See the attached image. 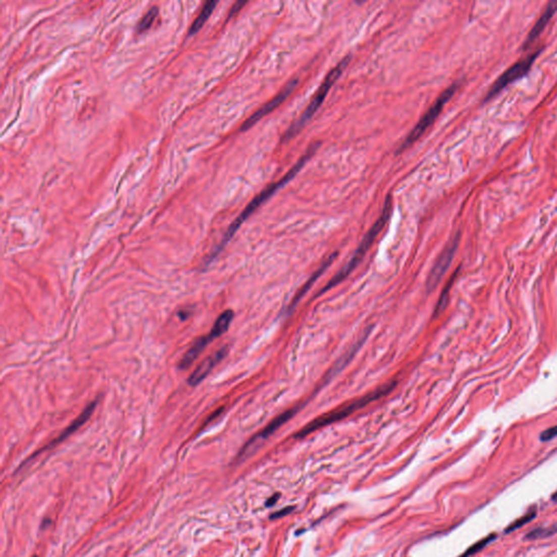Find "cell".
<instances>
[{"label": "cell", "instance_id": "6da1fadb", "mask_svg": "<svg viewBox=\"0 0 557 557\" xmlns=\"http://www.w3.org/2000/svg\"><path fill=\"white\" fill-rule=\"evenodd\" d=\"M395 382H391V383H386L382 386H379L377 390H375L373 392L367 394V395L358 398V399H355L354 401H351V403L347 404V405H344L340 408H337V410L333 411V412H330L326 415H322L320 416V417L316 418L315 420H313L310 424H308L306 427L302 428L301 430H299V431L295 434V438L297 439H300V438H305L306 435H309L310 433H313L315 431H317V430H319L323 427H327V426H330L334 424V422H338L341 421L345 418H347L348 416H350L351 414H354L355 412L362 410V408H364L365 406H367L368 404L372 403V401H375L379 398H381L382 396H385L386 394H389L394 387H395Z\"/></svg>", "mask_w": 557, "mask_h": 557}, {"label": "cell", "instance_id": "7a4b0ae2", "mask_svg": "<svg viewBox=\"0 0 557 557\" xmlns=\"http://www.w3.org/2000/svg\"><path fill=\"white\" fill-rule=\"evenodd\" d=\"M317 149H318V145H315V146H313V147H310L309 149H308V151L304 155V156H302V157L298 160L297 164H296V165L291 169V170L288 171V172L283 176V178H282V179H281L280 181H278V182L272 183L271 185H269L267 188H265L262 193H260L257 197H255V198H254V199L250 201L249 205L244 209V211H243V213H242L241 215H239V217L237 218V219L230 225V228L228 229L227 233H225V235H224V237H223V239H222L221 244H220L219 246H218V248H217V249L215 250V252L213 254V256H211L210 260L213 259V258H215V257L218 255V254L220 252V250L224 247L225 245L228 244V242L232 238V236H233V235L235 234V232L239 229V227H241V225L243 224V222H244L246 219H247V218L254 213V211H255L260 205H262V204H264L268 198H269V197H271L274 193H276L279 188H281L282 186H283V185L285 184V183H287L292 178H294L295 174H297V172L300 170V169H301L302 167H304V165H305L306 162L310 159V157H312L313 155L316 153Z\"/></svg>", "mask_w": 557, "mask_h": 557}, {"label": "cell", "instance_id": "3957f363", "mask_svg": "<svg viewBox=\"0 0 557 557\" xmlns=\"http://www.w3.org/2000/svg\"><path fill=\"white\" fill-rule=\"evenodd\" d=\"M391 214H392V200L389 197V198H386L381 216L379 217V219L376 221V223L372 225V228L369 230L368 233L365 235L361 245L358 246V248L356 249L354 255H352L351 259L346 264V266H344L343 269L338 271L336 276L329 282L328 285L322 290V292H326L327 290H330V288H332L338 283H341V282L355 269V268L358 266V264L361 263V260L366 255V252L371 247V245L373 244V242H375L377 236L381 233V231L385 227L386 222L390 219Z\"/></svg>", "mask_w": 557, "mask_h": 557}, {"label": "cell", "instance_id": "277c9868", "mask_svg": "<svg viewBox=\"0 0 557 557\" xmlns=\"http://www.w3.org/2000/svg\"><path fill=\"white\" fill-rule=\"evenodd\" d=\"M349 60H350V56H347V57L344 58L333 70H331L330 73L326 77V80L323 81L318 91L316 93L315 97L308 105V107L305 109L304 112H302L300 118L291 126V129L286 132L284 136L285 139L291 138L295 135V134H297L302 128H304V125L309 121V120L313 118V116L316 114V111L320 108L323 100L326 99V97L330 91L331 87H332L333 84L337 81L338 77H340V75L344 71V69L347 67Z\"/></svg>", "mask_w": 557, "mask_h": 557}, {"label": "cell", "instance_id": "5b68a950", "mask_svg": "<svg viewBox=\"0 0 557 557\" xmlns=\"http://www.w3.org/2000/svg\"><path fill=\"white\" fill-rule=\"evenodd\" d=\"M458 83H455L453 84V85H450L448 88H446L445 90L443 91V93L440 95V97L438 98V99L435 100V103L430 107V109L426 112L425 116L422 117L419 122L417 123V125L415 126V128L413 129V131L410 133V135H408L406 137V139L404 140V143L401 144L399 150L403 151L405 149H407L408 147L412 146L414 143L417 142V140L424 135V134L426 133V131L431 126V124L435 121V119L439 117V115L441 114L442 109L444 108V106H445V104L450 99V98L453 97V95L456 93V90L458 88Z\"/></svg>", "mask_w": 557, "mask_h": 557}, {"label": "cell", "instance_id": "8992f818", "mask_svg": "<svg viewBox=\"0 0 557 557\" xmlns=\"http://www.w3.org/2000/svg\"><path fill=\"white\" fill-rule=\"evenodd\" d=\"M538 56H539V52L534 53L532 55H529L528 57L515 63L514 66H512L506 72H504L502 75H500L497 79V81L493 84L488 95H486V98L493 97L497 93H499L503 88H505L509 84L518 80L519 77L525 76L529 72V70H530L535 58H537Z\"/></svg>", "mask_w": 557, "mask_h": 557}, {"label": "cell", "instance_id": "52a82bcc", "mask_svg": "<svg viewBox=\"0 0 557 557\" xmlns=\"http://www.w3.org/2000/svg\"><path fill=\"white\" fill-rule=\"evenodd\" d=\"M297 84H298V80H294V81H291L290 83H288L287 85L283 89H282L277 96H274V98H272V99L269 103H267L264 106V107L260 108L250 118H248L247 120H246V121L244 122V124L242 125L241 130L245 131V130L251 128V126L255 123H257L260 119L264 118L267 115H269L271 111H273L277 107H279V106L282 103H283L288 96L292 94V91L295 89L296 86H297Z\"/></svg>", "mask_w": 557, "mask_h": 557}, {"label": "cell", "instance_id": "ba28073f", "mask_svg": "<svg viewBox=\"0 0 557 557\" xmlns=\"http://www.w3.org/2000/svg\"><path fill=\"white\" fill-rule=\"evenodd\" d=\"M457 245H458V236H456L453 241L446 246L445 249L442 251L439 259L436 260L433 269L431 270V272H430V277L428 280L429 290H433V288L439 284V282L447 271L448 267L453 260Z\"/></svg>", "mask_w": 557, "mask_h": 557}, {"label": "cell", "instance_id": "9c48e42d", "mask_svg": "<svg viewBox=\"0 0 557 557\" xmlns=\"http://www.w3.org/2000/svg\"><path fill=\"white\" fill-rule=\"evenodd\" d=\"M228 349L229 348L227 346H224L221 349L216 351L214 355H211L210 357L205 359V361L197 367V369L192 373V375L189 376L188 384L192 386H196L197 384H199L202 380L208 376V373L213 370L225 356H227Z\"/></svg>", "mask_w": 557, "mask_h": 557}, {"label": "cell", "instance_id": "30bf717a", "mask_svg": "<svg viewBox=\"0 0 557 557\" xmlns=\"http://www.w3.org/2000/svg\"><path fill=\"white\" fill-rule=\"evenodd\" d=\"M297 410H298V407H295V408H292V410H288L284 413H282L281 415H279L278 417L274 420H272L270 424L263 430L262 432H260L258 435H256L255 438H254L249 443H247V445L244 447V449L249 448L250 446H252L254 444H255L258 441H264L267 438H269V436L276 432L280 427H282L284 424H286V422L290 420L293 417V416L296 414Z\"/></svg>", "mask_w": 557, "mask_h": 557}, {"label": "cell", "instance_id": "8fae6325", "mask_svg": "<svg viewBox=\"0 0 557 557\" xmlns=\"http://www.w3.org/2000/svg\"><path fill=\"white\" fill-rule=\"evenodd\" d=\"M96 406H97V400H94L93 403H90L89 405H87L85 410L82 412V414L79 416V417H77L66 430H63L62 433L58 436V438L56 439L55 441H53L50 444H49V445L46 448L57 445V444H59L63 440H66L68 436H70L72 433H74L76 430H79L90 418V416H91V414L94 413Z\"/></svg>", "mask_w": 557, "mask_h": 557}, {"label": "cell", "instance_id": "7c38bea8", "mask_svg": "<svg viewBox=\"0 0 557 557\" xmlns=\"http://www.w3.org/2000/svg\"><path fill=\"white\" fill-rule=\"evenodd\" d=\"M214 340H215L214 336L210 333L207 334L206 336H201L199 338H197V340L192 344V346L186 351L184 357L182 358V361L180 362V366H179L180 369L186 370L187 368H189V367L192 366V364L196 361L197 357L200 355V352L205 349V347L211 341Z\"/></svg>", "mask_w": 557, "mask_h": 557}, {"label": "cell", "instance_id": "4fadbf2b", "mask_svg": "<svg viewBox=\"0 0 557 557\" xmlns=\"http://www.w3.org/2000/svg\"><path fill=\"white\" fill-rule=\"evenodd\" d=\"M556 11H557V3H551L547 6L546 10L543 12V15L540 17V19L537 21V23H535L534 26L532 27L531 32L529 33L527 40L525 41V46H529L540 36L541 33L544 31L545 26L547 25L549 20L552 19Z\"/></svg>", "mask_w": 557, "mask_h": 557}, {"label": "cell", "instance_id": "5bb4252c", "mask_svg": "<svg viewBox=\"0 0 557 557\" xmlns=\"http://www.w3.org/2000/svg\"><path fill=\"white\" fill-rule=\"evenodd\" d=\"M233 318H234L233 310L231 309L225 310V312H223L219 317H218V319L216 320L210 332L213 333L217 338L221 336L223 333L227 332Z\"/></svg>", "mask_w": 557, "mask_h": 557}, {"label": "cell", "instance_id": "9a60e30c", "mask_svg": "<svg viewBox=\"0 0 557 557\" xmlns=\"http://www.w3.org/2000/svg\"><path fill=\"white\" fill-rule=\"evenodd\" d=\"M216 6H217V2L206 3V5L204 6L201 12L199 13V16L197 17V19L194 21V23L192 24L191 30H189V35H194L195 33H197L201 29L202 25L206 23V21L211 16V13L214 12Z\"/></svg>", "mask_w": 557, "mask_h": 557}, {"label": "cell", "instance_id": "2e32d148", "mask_svg": "<svg viewBox=\"0 0 557 557\" xmlns=\"http://www.w3.org/2000/svg\"><path fill=\"white\" fill-rule=\"evenodd\" d=\"M556 532H557V523L552 525V526H549V527H546V528L534 529L533 531H531L530 533H528L526 535V539H529V540L542 539V538L551 537V535L555 534Z\"/></svg>", "mask_w": 557, "mask_h": 557}, {"label": "cell", "instance_id": "e0dca14e", "mask_svg": "<svg viewBox=\"0 0 557 557\" xmlns=\"http://www.w3.org/2000/svg\"><path fill=\"white\" fill-rule=\"evenodd\" d=\"M158 12H159V10H158L157 7H154V8H151L149 11H148L145 15V17L142 19V21H140V22L138 23L137 31L142 33V32L149 29V27L151 26V24L154 23V21L156 20L157 16H158Z\"/></svg>", "mask_w": 557, "mask_h": 557}, {"label": "cell", "instance_id": "ac0fdd59", "mask_svg": "<svg viewBox=\"0 0 557 557\" xmlns=\"http://www.w3.org/2000/svg\"><path fill=\"white\" fill-rule=\"evenodd\" d=\"M495 537H496V534L492 533V534L488 535V537H485L484 539H482V540H480V541H478L477 543H475L474 545H471V546L467 549V551L465 552L461 557H470L471 555H474V554L478 553L479 551H481V549H482L485 545H488L490 542H492L493 540H494Z\"/></svg>", "mask_w": 557, "mask_h": 557}, {"label": "cell", "instance_id": "d6986e66", "mask_svg": "<svg viewBox=\"0 0 557 557\" xmlns=\"http://www.w3.org/2000/svg\"><path fill=\"white\" fill-rule=\"evenodd\" d=\"M535 515H537V510L534 509L533 511L529 512L527 515H525V516L520 517V518L517 519V520H515L512 525H510L509 527H507V528L505 529V532H506V533H511V532H513V531H515V530H517V529H519L520 527H523V526H525L526 524H528L529 521H531V520L535 517Z\"/></svg>", "mask_w": 557, "mask_h": 557}, {"label": "cell", "instance_id": "ffe728a7", "mask_svg": "<svg viewBox=\"0 0 557 557\" xmlns=\"http://www.w3.org/2000/svg\"><path fill=\"white\" fill-rule=\"evenodd\" d=\"M454 278H455V276L452 278V280H450L449 284L446 286L445 290L443 291L441 298L439 299V304H438V306H436V308H435V313H440V312H442V310H443L444 308H445L446 302H447V294H448V291H449L450 285H452V281L454 280Z\"/></svg>", "mask_w": 557, "mask_h": 557}, {"label": "cell", "instance_id": "44dd1931", "mask_svg": "<svg viewBox=\"0 0 557 557\" xmlns=\"http://www.w3.org/2000/svg\"><path fill=\"white\" fill-rule=\"evenodd\" d=\"M556 436H557V426H554L552 428L544 430V431H543L540 435V440L542 442H547L553 440L554 438H556Z\"/></svg>", "mask_w": 557, "mask_h": 557}, {"label": "cell", "instance_id": "7402d4cb", "mask_svg": "<svg viewBox=\"0 0 557 557\" xmlns=\"http://www.w3.org/2000/svg\"><path fill=\"white\" fill-rule=\"evenodd\" d=\"M293 510H294V507H291V506L285 507V509L281 510V511H279V512H277V513H274L273 515H271V517H270V518H271V519H277V518H281V517H283V516H286V515H287V514H290Z\"/></svg>", "mask_w": 557, "mask_h": 557}, {"label": "cell", "instance_id": "603a6c76", "mask_svg": "<svg viewBox=\"0 0 557 557\" xmlns=\"http://www.w3.org/2000/svg\"><path fill=\"white\" fill-rule=\"evenodd\" d=\"M279 497H280V494H276V495H273V496H272L271 498H269V499H268V500H267V503H266V505H267L268 507H270V506L274 505V504H276V503H277V500L279 499Z\"/></svg>", "mask_w": 557, "mask_h": 557}, {"label": "cell", "instance_id": "cb8c5ba5", "mask_svg": "<svg viewBox=\"0 0 557 557\" xmlns=\"http://www.w3.org/2000/svg\"><path fill=\"white\" fill-rule=\"evenodd\" d=\"M553 499H554V500H557V492L553 495Z\"/></svg>", "mask_w": 557, "mask_h": 557}, {"label": "cell", "instance_id": "d4e9b609", "mask_svg": "<svg viewBox=\"0 0 557 557\" xmlns=\"http://www.w3.org/2000/svg\"><path fill=\"white\" fill-rule=\"evenodd\" d=\"M32 557H37V556H36V555H34V556H32Z\"/></svg>", "mask_w": 557, "mask_h": 557}]
</instances>
